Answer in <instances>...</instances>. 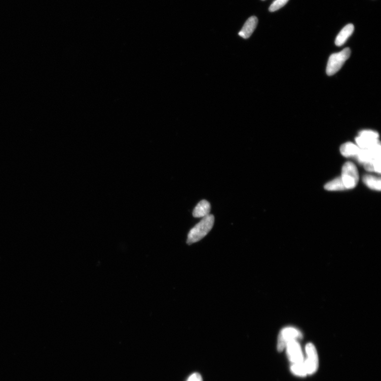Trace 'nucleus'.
<instances>
[{"label": "nucleus", "instance_id": "f257e3e1", "mask_svg": "<svg viewBox=\"0 0 381 381\" xmlns=\"http://www.w3.org/2000/svg\"><path fill=\"white\" fill-rule=\"evenodd\" d=\"M215 223V217L208 215L204 217L201 221L197 224L188 233L187 244L191 245L199 241L211 230Z\"/></svg>", "mask_w": 381, "mask_h": 381}, {"label": "nucleus", "instance_id": "4468645a", "mask_svg": "<svg viewBox=\"0 0 381 381\" xmlns=\"http://www.w3.org/2000/svg\"><path fill=\"white\" fill-rule=\"evenodd\" d=\"M325 189L328 190H346L343 185L341 177L337 178L328 182L325 186Z\"/></svg>", "mask_w": 381, "mask_h": 381}, {"label": "nucleus", "instance_id": "aec40b11", "mask_svg": "<svg viewBox=\"0 0 381 381\" xmlns=\"http://www.w3.org/2000/svg\"><path fill=\"white\" fill-rule=\"evenodd\" d=\"M262 1H265V0H262Z\"/></svg>", "mask_w": 381, "mask_h": 381}, {"label": "nucleus", "instance_id": "1a4fd4ad", "mask_svg": "<svg viewBox=\"0 0 381 381\" xmlns=\"http://www.w3.org/2000/svg\"><path fill=\"white\" fill-rule=\"evenodd\" d=\"M354 31V26L353 24H348L343 28L336 38L335 44L336 46H341L347 41L349 37L352 35Z\"/></svg>", "mask_w": 381, "mask_h": 381}, {"label": "nucleus", "instance_id": "20e7f679", "mask_svg": "<svg viewBox=\"0 0 381 381\" xmlns=\"http://www.w3.org/2000/svg\"><path fill=\"white\" fill-rule=\"evenodd\" d=\"M307 355L306 360L304 361L307 375H312L318 368L319 360L316 347L311 343L307 344L305 347Z\"/></svg>", "mask_w": 381, "mask_h": 381}, {"label": "nucleus", "instance_id": "f03ea898", "mask_svg": "<svg viewBox=\"0 0 381 381\" xmlns=\"http://www.w3.org/2000/svg\"><path fill=\"white\" fill-rule=\"evenodd\" d=\"M350 54V49L349 48H345L341 52L333 54L330 56L326 69L327 75L332 76L339 71L344 63L348 59Z\"/></svg>", "mask_w": 381, "mask_h": 381}, {"label": "nucleus", "instance_id": "6ab92c4d", "mask_svg": "<svg viewBox=\"0 0 381 381\" xmlns=\"http://www.w3.org/2000/svg\"><path fill=\"white\" fill-rule=\"evenodd\" d=\"M187 381H203L199 373H194L192 375L190 376Z\"/></svg>", "mask_w": 381, "mask_h": 381}, {"label": "nucleus", "instance_id": "dca6fc26", "mask_svg": "<svg viewBox=\"0 0 381 381\" xmlns=\"http://www.w3.org/2000/svg\"><path fill=\"white\" fill-rule=\"evenodd\" d=\"M291 370L293 373L299 377H305L307 375L306 369L304 362L300 363L293 364Z\"/></svg>", "mask_w": 381, "mask_h": 381}, {"label": "nucleus", "instance_id": "9b49d317", "mask_svg": "<svg viewBox=\"0 0 381 381\" xmlns=\"http://www.w3.org/2000/svg\"><path fill=\"white\" fill-rule=\"evenodd\" d=\"M360 150L357 145L351 142L343 144L340 148L342 155L345 157H356Z\"/></svg>", "mask_w": 381, "mask_h": 381}, {"label": "nucleus", "instance_id": "6e6552de", "mask_svg": "<svg viewBox=\"0 0 381 381\" xmlns=\"http://www.w3.org/2000/svg\"><path fill=\"white\" fill-rule=\"evenodd\" d=\"M258 24L257 17L252 16L249 18L238 35L244 39L250 38Z\"/></svg>", "mask_w": 381, "mask_h": 381}, {"label": "nucleus", "instance_id": "423d86ee", "mask_svg": "<svg viewBox=\"0 0 381 381\" xmlns=\"http://www.w3.org/2000/svg\"><path fill=\"white\" fill-rule=\"evenodd\" d=\"M381 147L379 144L369 149H360L355 158L359 163L364 164L374 159L381 158Z\"/></svg>", "mask_w": 381, "mask_h": 381}, {"label": "nucleus", "instance_id": "f3484780", "mask_svg": "<svg viewBox=\"0 0 381 381\" xmlns=\"http://www.w3.org/2000/svg\"><path fill=\"white\" fill-rule=\"evenodd\" d=\"M289 1V0H275L270 5L269 11L272 12L277 11L282 8Z\"/></svg>", "mask_w": 381, "mask_h": 381}, {"label": "nucleus", "instance_id": "7ed1b4c3", "mask_svg": "<svg viewBox=\"0 0 381 381\" xmlns=\"http://www.w3.org/2000/svg\"><path fill=\"white\" fill-rule=\"evenodd\" d=\"M341 178L346 189L355 188L359 181V175L357 167L352 162H347L342 168Z\"/></svg>", "mask_w": 381, "mask_h": 381}, {"label": "nucleus", "instance_id": "f8f14e48", "mask_svg": "<svg viewBox=\"0 0 381 381\" xmlns=\"http://www.w3.org/2000/svg\"><path fill=\"white\" fill-rule=\"evenodd\" d=\"M357 145L361 149H369L380 144L378 139L358 136L355 139Z\"/></svg>", "mask_w": 381, "mask_h": 381}, {"label": "nucleus", "instance_id": "39448f33", "mask_svg": "<svg viewBox=\"0 0 381 381\" xmlns=\"http://www.w3.org/2000/svg\"><path fill=\"white\" fill-rule=\"evenodd\" d=\"M302 336V333L296 328L287 327L283 329L278 335L277 345L278 351H282L289 342L301 338Z\"/></svg>", "mask_w": 381, "mask_h": 381}, {"label": "nucleus", "instance_id": "ddd939ff", "mask_svg": "<svg viewBox=\"0 0 381 381\" xmlns=\"http://www.w3.org/2000/svg\"><path fill=\"white\" fill-rule=\"evenodd\" d=\"M363 181L371 189L380 191L381 181L380 178L371 175H366L363 178Z\"/></svg>", "mask_w": 381, "mask_h": 381}, {"label": "nucleus", "instance_id": "a211bd4d", "mask_svg": "<svg viewBox=\"0 0 381 381\" xmlns=\"http://www.w3.org/2000/svg\"><path fill=\"white\" fill-rule=\"evenodd\" d=\"M358 136L375 139H378L379 137L377 132L370 130H362L359 133Z\"/></svg>", "mask_w": 381, "mask_h": 381}, {"label": "nucleus", "instance_id": "2eb2a0df", "mask_svg": "<svg viewBox=\"0 0 381 381\" xmlns=\"http://www.w3.org/2000/svg\"><path fill=\"white\" fill-rule=\"evenodd\" d=\"M363 165L365 169L368 172L381 173V158L374 159Z\"/></svg>", "mask_w": 381, "mask_h": 381}, {"label": "nucleus", "instance_id": "9d476101", "mask_svg": "<svg viewBox=\"0 0 381 381\" xmlns=\"http://www.w3.org/2000/svg\"><path fill=\"white\" fill-rule=\"evenodd\" d=\"M210 211V203L203 200L196 205L193 211V216L195 218H203L209 215Z\"/></svg>", "mask_w": 381, "mask_h": 381}, {"label": "nucleus", "instance_id": "0eeeda50", "mask_svg": "<svg viewBox=\"0 0 381 381\" xmlns=\"http://www.w3.org/2000/svg\"><path fill=\"white\" fill-rule=\"evenodd\" d=\"M287 353L290 361L293 364L302 363L304 361V355L301 347L297 340L289 342L286 346Z\"/></svg>", "mask_w": 381, "mask_h": 381}]
</instances>
